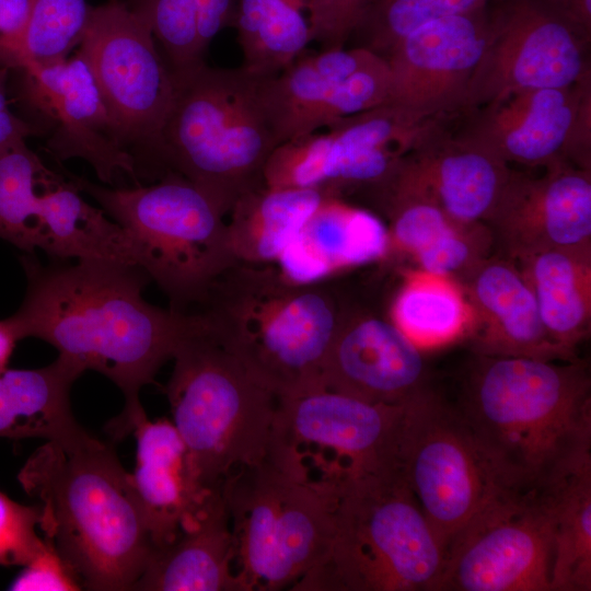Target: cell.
Here are the masks:
<instances>
[{"mask_svg":"<svg viewBox=\"0 0 591 591\" xmlns=\"http://www.w3.org/2000/svg\"><path fill=\"white\" fill-rule=\"evenodd\" d=\"M27 288L19 310L8 317L19 339L39 338L83 372L94 370L123 392V413L108 424L120 439L146 415L142 386L173 359L190 327V315L147 302L150 281L138 266L57 260L44 265L34 254L21 257Z\"/></svg>","mask_w":591,"mask_h":591,"instance_id":"1","label":"cell"},{"mask_svg":"<svg viewBox=\"0 0 591 591\" xmlns=\"http://www.w3.org/2000/svg\"><path fill=\"white\" fill-rule=\"evenodd\" d=\"M473 355L455 407L506 488L549 494L591 464L584 363Z\"/></svg>","mask_w":591,"mask_h":591,"instance_id":"2","label":"cell"},{"mask_svg":"<svg viewBox=\"0 0 591 591\" xmlns=\"http://www.w3.org/2000/svg\"><path fill=\"white\" fill-rule=\"evenodd\" d=\"M18 479L40 505L39 529L82 589L132 590L153 545L129 480L113 448L85 430L48 440Z\"/></svg>","mask_w":591,"mask_h":591,"instance_id":"3","label":"cell"},{"mask_svg":"<svg viewBox=\"0 0 591 591\" xmlns=\"http://www.w3.org/2000/svg\"><path fill=\"white\" fill-rule=\"evenodd\" d=\"M347 294L332 278L302 283L275 263L237 260L211 283L196 313L278 397L322 389L325 359Z\"/></svg>","mask_w":591,"mask_h":591,"instance_id":"4","label":"cell"},{"mask_svg":"<svg viewBox=\"0 0 591 591\" xmlns=\"http://www.w3.org/2000/svg\"><path fill=\"white\" fill-rule=\"evenodd\" d=\"M172 76L174 94L153 174L184 177L227 216L242 194L264 185L265 164L279 146L262 77L205 62Z\"/></svg>","mask_w":591,"mask_h":591,"instance_id":"5","label":"cell"},{"mask_svg":"<svg viewBox=\"0 0 591 591\" xmlns=\"http://www.w3.org/2000/svg\"><path fill=\"white\" fill-rule=\"evenodd\" d=\"M445 547L401 476L356 480L336 494L315 564L291 591H437Z\"/></svg>","mask_w":591,"mask_h":591,"instance_id":"6","label":"cell"},{"mask_svg":"<svg viewBox=\"0 0 591 591\" xmlns=\"http://www.w3.org/2000/svg\"><path fill=\"white\" fill-rule=\"evenodd\" d=\"M165 387L172 422L197 484L221 486L236 468L266 453L278 396L256 380L193 312Z\"/></svg>","mask_w":591,"mask_h":591,"instance_id":"7","label":"cell"},{"mask_svg":"<svg viewBox=\"0 0 591 591\" xmlns=\"http://www.w3.org/2000/svg\"><path fill=\"white\" fill-rule=\"evenodd\" d=\"M131 236L137 266L186 313L233 265L225 216L202 190L175 173L151 185L109 188L70 175Z\"/></svg>","mask_w":591,"mask_h":591,"instance_id":"8","label":"cell"},{"mask_svg":"<svg viewBox=\"0 0 591 591\" xmlns=\"http://www.w3.org/2000/svg\"><path fill=\"white\" fill-rule=\"evenodd\" d=\"M242 591L290 588L315 564L336 494L311 483L270 447L221 484Z\"/></svg>","mask_w":591,"mask_h":591,"instance_id":"9","label":"cell"},{"mask_svg":"<svg viewBox=\"0 0 591 591\" xmlns=\"http://www.w3.org/2000/svg\"><path fill=\"white\" fill-rule=\"evenodd\" d=\"M405 405L372 404L324 387L278 397L269 444L332 493L356 480L401 474Z\"/></svg>","mask_w":591,"mask_h":591,"instance_id":"10","label":"cell"},{"mask_svg":"<svg viewBox=\"0 0 591 591\" xmlns=\"http://www.w3.org/2000/svg\"><path fill=\"white\" fill-rule=\"evenodd\" d=\"M399 473L445 551L506 488L455 407L429 386L405 405Z\"/></svg>","mask_w":591,"mask_h":591,"instance_id":"11","label":"cell"},{"mask_svg":"<svg viewBox=\"0 0 591 591\" xmlns=\"http://www.w3.org/2000/svg\"><path fill=\"white\" fill-rule=\"evenodd\" d=\"M148 27L123 0L91 7L78 46L114 125L135 159L136 175L153 173L174 94L171 69Z\"/></svg>","mask_w":591,"mask_h":591,"instance_id":"12","label":"cell"},{"mask_svg":"<svg viewBox=\"0 0 591 591\" xmlns=\"http://www.w3.org/2000/svg\"><path fill=\"white\" fill-rule=\"evenodd\" d=\"M591 32L560 0H497L488 43L462 113L525 89L568 88L590 77Z\"/></svg>","mask_w":591,"mask_h":591,"instance_id":"13","label":"cell"},{"mask_svg":"<svg viewBox=\"0 0 591 591\" xmlns=\"http://www.w3.org/2000/svg\"><path fill=\"white\" fill-rule=\"evenodd\" d=\"M551 494L511 493L450 542L437 591H552Z\"/></svg>","mask_w":591,"mask_h":591,"instance_id":"14","label":"cell"},{"mask_svg":"<svg viewBox=\"0 0 591 591\" xmlns=\"http://www.w3.org/2000/svg\"><path fill=\"white\" fill-rule=\"evenodd\" d=\"M18 72L19 100L49 127L47 150L57 161L83 159L107 184L119 172L137 177L135 159L119 143L92 70L80 53Z\"/></svg>","mask_w":591,"mask_h":591,"instance_id":"15","label":"cell"},{"mask_svg":"<svg viewBox=\"0 0 591 591\" xmlns=\"http://www.w3.org/2000/svg\"><path fill=\"white\" fill-rule=\"evenodd\" d=\"M491 5L429 22L399 39L383 57L389 104L421 118L462 113L489 39Z\"/></svg>","mask_w":591,"mask_h":591,"instance_id":"16","label":"cell"},{"mask_svg":"<svg viewBox=\"0 0 591 591\" xmlns=\"http://www.w3.org/2000/svg\"><path fill=\"white\" fill-rule=\"evenodd\" d=\"M486 223L510 258L548 248L591 253L590 170L566 161L540 176L511 170Z\"/></svg>","mask_w":591,"mask_h":591,"instance_id":"17","label":"cell"},{"mask_svg":"<svg viewBox=\"0 0 591 591\" xmlns=\"http://www.w3.org/2000/svg\"><path fill=\"white\" fill-rule=\"evenodd\" d=\"M322 385L372 404L405 405L428 387L421 349L392 322L347 296Z\"/></svg>","mask_w":591,"mask_h":591,"instance_id":"18","label":"cell"},{"mask_svg":"<svg viewBox=\"0 0 591 591\" xmlns=\"http://www.w3.org/2000/svg\"><path fill=\"white\" fill-rule=\"evenodd\" d=\"M591 76L568 88L525 89L463 113L459 139L507 165L548 167L567 160L569 141Z\"/></svg>","mask_w":591,"mask_h":591,"instance_id":"19","label":"cell"},{"mask_svg":"<svg viewBox=\"0 0 591 591\" xmlns=\"http://www.w3.org/2000/svg\"><path fill=\"white\" fill-rule=\"evenodd\" d=\"M509 165L459 139L445 124L404 155L384 181L425 197L454 222H487L509 178Z\"/></svg>","mask_w":591,"mask_h":591,"instance_id":"20","label":"cell"},{"mask_svg":"<svg viewBox=\"0 0 591 591\" xmlns=\"http://www.w3.org/2000/svg\"><path fill=\"white\" fill-rule=\"evenodd\" d=\"M466 278L463 290L472 311L466 338L473 354L579 360L548 337L535 297L513 259L482 260Z\"/></svg>","mask_w":591,"mask_h":591,"instance_id":"21","label":"cell"},{"mask_svg":"<svg viewBox=\"0 0 591 591\" xmlns=\"http://www.w3.org/2000/svg\"><path fill=\"white\" fill-rule=\"evenodd\" d=\"M132 432L137 450L129 480L153 548H160L181 534L212 490L205 491L197 484L172 420H151L146 414Z\"/></svg>","mask_w":591,"mask_h":591,"instance_id":"22","label":"cell"},{"mask_svg":"<svg viewBox=\"0 0 591 591\" xmlns=\"http://www.w3.org/2000/svg\"><path fill=\"white\" fill-rule=\"evenodd\" d=\"M277 146L263 172L269 188H310L339 195L346 187H371L403 158L370 144L340 123Z\"/></svg>","mask_w":591,"mask_h":591,"instance_id":"23","label":"cell"},{"mask_svg":"<svg viewBox=\"0 0 591 591\" xmlns=\"http://www.w3.org/2000/svg\"><path fill=\"white\" fill-rule=\"evenodd\" d=\"M389 252L387 227L379 217L327 194L276 265L291 280L309 283L374 263Z\"/></svg>","mask_w":591,"mask_h":591,"instance_id":"24","label":"cell"},{"mask_svg":"<svg viewBox=\"0 0 591 591\" xmlns=\"http://www.w3.org/2000/svg\"><path fill=\"white\" fill-rule=\"evenodd\" d=\"M132 590L242 591L234 571V540L221 486L170 544L153 548Z\"/></svg>","mask_w":591,"mask_h":591,"instance_id":"25","label":"cell"},{"mask_svg":"<svg viewBox=\"0 0 591 591\" xmlns=\"http://www.w3.org/2000/svg\"><path fill=\"white\" fill-rule=\"evenodd\" d=\"M380 55L366 48H328L298 57L279 73L262 78V97L279 144L315 131V117L336 86Z\"/></svg>","mask_w":591,"mask_h":591,"instance_id":"26","label":"cell"},{"mask_svg":"<svg viewBox=\"0 0 591 591\" xmlns=\"http://www.w3.org/2000/svg\"><path fill=\"white\" fill-rule=\"evenodd\" d=\"M83 371L58 356L37 369L0 372V438L68 440L84 429L70 406V390Z\"/></svg>","mask_w":591,"mask_h":591,"instance_id":"27","label":"cell"},{"mask_svg":"<svg viewBox=\"0 0 591 591\" xmlns=\"http://www.w3.org/2000/svg\"><path fill=\"white\" fill-rule=\"evenodd\" d=\"M526 279L551 340L576 356L591 321V253L548 248L511 258Z\"/></svg>","mask_w":591,"mask_h":591,"instance_id":"28","label":"cell"},{"mask_svg":"<svg viewBox=\"0 0 591 591\" xmlns=\"http://www.w3.org/2000/svg\"><path fill=\"white\" fill-rule=\"evenodd\" d=\"M42 251L55 260H104L137 266L130 234L102 209L84 200L73 181L62 178L40 197Z\"/></svg>","mask_w":591,"mask_h":591,"instance_id":"29","label":"cell"},{"mask_svg":"<svg viewBox=\"0 0 591 591\" xmlns=\"http://www.w3.org/2000/svg\"><path fill=\"white\" fill-rule=\"evenodd\" d=\"M327 194L265 185L242 194L225 221L235 258L256 264L276 263Z\"/></svg>","mask_w":591,"mask_h":591,"instance_id":"30","label":"cell"},{"mask_svg":"<svg viewBox=\"0 0 591 591\" xmlns=\"http://www.w3.org/2000/svg\"><path fill=\"white\" fill-rule=\"evenodd\" d=\"M233 25L242 68L262 78L282 71L312 42L306 0H237Z\"/></svg>","mask_w":591,"mask_h":591,"instance_id":"31","label":"cell"},{"mask_svg":"<svg viewBox=\"0 0 591 591\" xmlns=\"http://www.w3.org/2000/svg\"><path fill=\"white\" fill-rule=\"evenodd\" d=\"M391 322L420 349L467 336L472 311L463 288L448 276L406 274L390 309Z\"/></svg>","mask_w":591,"mask_h":591,"instance_id":"32","label":"cell"},{"mask_svg":"<svg viewBox=\"0 0 591 591\" xmlns=\"http://www.w3.org/2000/svg\"><path fill=\"white\" fill-rule=\"evenodd\" d=\"M25 140L0 148V239L34 254L44 243L42 194L62 177L48 170Z\"/></svg>","mask_w":591,"mask_h":591,"instance_id":"33","label":"cell"},{"mask_svg":"<svg viewBox=\"0 0 591 591\" xmlns=\"http://www.w3.org/2000/svg\"><path fill=\"white\" fill-rule=\"evenodd\" d=\"M555 558L552 591L591 590V464L552 493Z\"/></svg>","mask_w":591,"mask_h":591,"instance_id":"34","label":"cell"},{"mask_svg":"<svg viewBox=\"0 0 591 591\" xmlns=\"http://www.w3.org/2000/svg\"><path fill=\"white\" fill-rule=\"evenodd\" d=\"M90 8L85 0H32L21 33L0 42V66L18 71L67 59L81 42Z\"/></svg>","mask_w":591,"mask_h":591,"instance_id":"35","label":"cell"},{"mask_svg":"<svg viewBox=\"0 0 591 591\" xmlns=\"http://www.w3.org/2000/svg\"><path fill=\"white\" fill-rule=\"evenodd\" d=\"M496 0H373L354 34L366 47L384 57L404 36L429 22L467 13Z\"/></svg>","mask_w":591,"mask_h":591,"instance_id":"36","label":"cell"},{"mask_svg":"<svg viewBox=\"0 0 591 591\" xmlns=\"http://www.w3.org/2000/svg\"><path fill=\"white\" fill-rule=\"evenodd\" d=\"M129 9L151 30L172 72L204 61L197 26V0H127Z\"/></svg>","mask_w":591,"mask_h":591,"instance_id":"37","label":"cell"},{"mask_svg":"<svg viewBox=\"0 0 591 591\" xmlns=\"http://www.w3.org/2000/svg\"><path fill=\"white\" fill-rule=\"evenodd\" d=\"M39 506L21 505L0 491V565L25 566L46 546Z\"/></svg>","mask_w":591,"mask_h":591,"instance_id":"38","label":"cell"},{"mask_svg":"<svg viewBox=\"0 0 591 591\" xmlns=\"http://www.w3.org/2000/svg\"><path fill=\"white\" fill-rule=\"evenodd\" d=\"M373 0H317L308 8L312 40L341 48Z\"/></svg>","mask_w":591,"mask_h":591,"instance_id":"39","label":"cell"},{"mask_svg":"<svg viewBox=\"0 0 591 591\" xmlns=\"http://www.w3.org/2000/svg\"><path fill=\"white\" fill-rule=\"evenodd\" d=\"M81 589L72 571L48 542L42 553L23 566V570L10 586V590L22 591H73Z\"/></svg>","mask_w":591,"mask_h":591,"instance_id":"40","label":"cell"},{"mask_svg":"<svg viewBox=\"0 0 591 591\" xmlns=\"http://www.w3.org/2000/svg\"><path fill=\"white\" fill-rule=\"evenodd\" d=\"M237 0H197V26L204 51L224 27L233 25Z\"/></svg>","mask_w":591,"mask_h":591,"instance_id":"41","label":"cell"},{"mask_svg":"<svg viewBox=\"0 0 591 591\" xmlns=\"http://www.w3.org/2000/svg\"><path fill=\"white\" fill-rule=\"evenodd\" d=\"M10 73L9 68L0 66V148L13 139L43 135L35 124L16 116L10 109L8 96Z\"/></svg>","mask_w":591,"mask_h":591,"instance_id":"42","label":"cell"},{"mask_svg":"<svg viewBox=\"0 0 591 591\" xmlns=\"http://www.w3.org/2000/svg\"><path fill=\"white\" fill-rule=\"evenodd\" d=\"M32 0H0V42L16 37L24 27Z\"/></svg>","mask_w":591,"mask_h":591,"instance_id":"43","label":"cell"},{"mask_svg":"<svg viewBox=\"0 0 591 591\" xmlns=\"http://www.w3.org/2000/svg\"><path fill=\"white\" fill-rule=\"evenodd\" d=\"M19 337L8 317L0 320V372L8 368Z\"/></svg>","mask_w":591,"mask_h":591,"instance_id":"44","label":"cell"},{"mask_svg":"<svg viewBox=\"0 0 591 591\" xmlns=\"http://www.w3.org/2000/svg\"><path fill=\"white\" fill-rule=\"evenodd\" d=\"M566 11L588 32H591V0H560Z\"/></svg>","mask_w":591,"mask_h":591,"instance_id":"45","label":"cell"},{"mask_svg":"<svg viewBox=\"0 0 591 591\" xmlns=\"http://www.w3.org/2000/svg\"><path fill=\"white\" fill-rule=\"evenodd\" d=\"M317 0H306V9Z\"/></svg>","mask_w":591,"mask_h":591,"instance_id":"46","label":"cell"}]
</instances>
